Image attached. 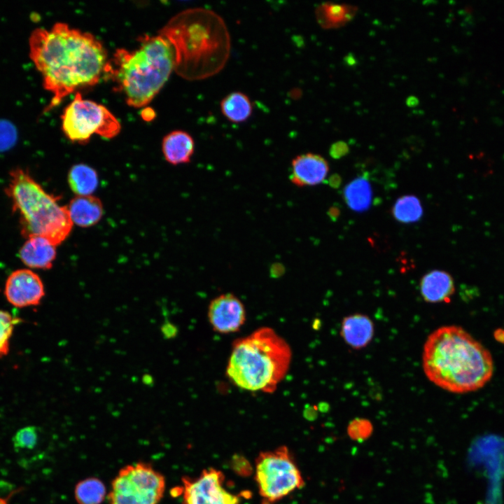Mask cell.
I'll list each match as a JSON object with an SVG mask.
<instances>
[{
    "label": "cell",
    "mask_w": 504,
    "mask_h": 504,
    "mask_svg": "<svg viewBox=\"0 0 504 504\" xmlns=\"http://www.w3.org/2000/svg\"><path fill=\"white\" fill-rule=\"evenodd\" d=\"M29 57L52 94L47 112L75 90L97 84L105 76L108 60L102 43L90 33L55 23L35 29L29 38Z\"/></svg>",
    "instance_id": "obj_1"
},
{
    "label": "cell",
    "mask_w": 504,
    "mask_h": 504,
    "mask_svg": "<svg viewBox=\"0 0 504 504\" xmlns=\"http://www.w3.org/2000/svg\"><path fill=\"white\" fill-rule=\"evenodd\" d=\"M160 34L171 44L176 72L189 80L220 72L230 54L231 40L223 18L214 10L192 8L173 17Z\"/></svg>",
    "instance_id": "obj_2"
},
{
    "label": "cell",
    "mask_w": 504,
    "mask_h": 504,
    "mask_svg": "<svg viewBox=\"0 0 504 504\" xmlns=\"http://www.w3.org/2000/svg\"><path fill=\"white\" fill-rule=\"evenodd\" d=\"M426 377L454 393L477 391L493 374L490 351L458 326H441L426 339L422 354Z\"/></svg>",
    "instance_id": "obj_3"
},
{
    "label": "cell",
    "mask_w": 504,
    "mask_h": 504,
    "mask_svg": "<svg viewBox=\"0 0 504 504\" xmlns=\"http://www.w3.org/2000/svg\"><path fill=\"white\" fill-rule=\"evenodd\" d=\"M174 68V50L160 34L141 38L133 50H117L108 60L105 76L112 79L129 106L140 108L153 100Z\"/></svg>",
    "instance_id": "obj_4"
},
{
    "label": "cell",
    "mask_w": 504,
    "mask_h": 504,
    "mask_svg": "<svg viewBox=\"0 0 504 504\" xmlns=\"http://www.w3.org/2000/svg\"><path fill=\"white\" fill-rule=\"evenodd\" d=\"M291 359L288 342L271 328L262 327L234 342L225 374L241 389L271 393L286 375Z\"/></svg>",
    "instance_id": "obj_5"
},
{
    "label": "cell",
    "mask_w": 504,
    "mask_h": 504,
    "mask_svg": "<svg viewBox=\"0 0 504 504\" xmlns=\"http://www.w3.org/2000/svg\"><path fill=\"white\" fill-rule=\"evenodd\" d=\"M5 192L24 238L43 237L57 246L69 236L73 223L67 206L59 205V197L48 193L27 170L12 169Z\"/></svg>",
    "instance_id": "obj_6"
},
{
    "label": "cell",
    "mask_w": 504,
    "mask_h": 504,
    "mask_svg": "<svg viewBox=\"0 0 504 504\" xmlns=\"http://www.w3.org/2000/svg\"><path fill=\"white\" fill-rule=\"evenodd\" d=\"M255 479L260 496L272 503L304 486L302 474L286 446L258 454L255 461Z\"/></svg>",
    "instance_id": "obj_7"
},
{
    "label": "cell",
    "mask_w": 504,
    "mask_h": 504,
    "mask_svg": "<svg viewBox=\"0 0 504 504\" xmlns=\"http://www.w3.org/2000/svg\"><path fill=\"white\" fill-rule=\"evenodd\" d=\"M61 119L63 132L74 142L85 143L93 134L111 139L121 130L120 122L106 107L83 99L80 92L64 108Z\"/></svg>",
    "instance_id": "obj_8"
},
{
    "label": "cell",
    "mask_w": 504,
    "mask_h": 504,
    "mask_svg": "<svg viewBox=\"0 0 504 504\" xmlns=\"http://www.w3.org/2000/svg\"><path fill=\"white\" fill-rule=\"evenodd\" d=\"M165 478L148 463L122 468L111 482L110 504H158L165 491Z\"/></svg>",
    "instance_id": "obj_9"
},
{
    "label": "cell",
    "mask_w": 504,
    "mask_h": 504,
    "mask_svg": "<svg viewBox=\"0 0 504 504\" xmlns=\"http://www.w3.org/2000/svg\"><path fill=\"white\" fill-rule=\"evenodd\" d=\"M223 473L214 468L195 477H183L180 487L182 504H239L240 498L223 487Z\"/></svg>",
    "instance_id": "obj_10"
},
{
    "label": "cell",
    "mask_w": 504,
    "mask_h": 504,
    "mask_svg": "<svg viewBox=\"0 0 504 504\" xmlns=\"http://www.w3.org/2000/svg\"><path fill=\"white\" fill-rule=\"evenodd\" d=\"M5 296L10 304L18 308L39 304L45 295L41 278L31 270L20 269L7 278Z\"/></svg>",
    "instance_id": "obj_11"
},
{
    "label": "cell",
    "mask_w": 504,
    "mask_h": 504,
    "mask_svg": "<svg viewBox=\"0 0 504 504\" xmlns=\"http://www.w3.org/2000/svg\"><path fill=\"white\" fill-rule=\"evenodd\" d=\"M208 318L214 330L223 334L235 332L246 321L245 307L232 293L221 294L210 302Z\"/></svg>",
    "instance_id": "obj_12"
},
{
    "label": "cell",
    "mask_w": 504,
    "mask_h": 504,
    "mask_svg": "<svg viewBox=\"0 0 504 504\" xmlns=\"http://www.w3.org/2000/svg\"><path fill=\"white\" fill-rule=\"evenodd\" d=\"M329 172L328 161L321 155L307 153L295 156L291 161L290 182L298 187L321 183Z\"/></svg>",
    "instance_id": "obj_13"
},
{
    "label": "cell",
    "mask_w": 504,
    "mask_h": 504,
    "mask_svg": "<svg viewBox=\"0 0 504 504\" xmlns=\"http://www.w3.org/2000/svg\"><path fill=\"white\" fill-rule=\"evenodd\" d=\"M22 262L30 268L48 270L56 258V246L43 237L27 239L19 252Z\"/></svg>",
    "instance_id": "obj_14"
},
{
    "label": "cell",
    "mask_w": 504,
    "mask_h": 504,
    "mask_svg": "<svg viewBox=\"0 0 504 504\" xmlns=\"http://www.w3.org/2000/svg\"><path fill=\"white\" fill-rule=\"evenodd\" d=\"M454 291L452 276L443 270H432L426 274L420 281V293L427 302H449Z\"/></svg>",
    "instance_id": "obj_15"
},
{
    "label": "cell",
    "mask_w": 504,
    "mask_h": 504,
    "mask_svg": "<svg viewBox=\"0 0 504 504\" xmlns=\"http://www.w3.org/2000/svg\"><path fill=\"white\" fill-rule=\"evenodd\" d=\"M374 332V323L365 314H351L342 321L341 336L347 345L354 349L365 347L371 342Z\"/></svg>",
    "instance_id": "obj_16"
},
{
    "label": "cell",
    "mask_w": 504,
    "mask_h": 504,
    "mask_svg": "<svg viewBox=\"0 0 504 504\" xmlns=\"http://www.w3.org/2000/svg\"><path fill=\"white\" fill-rule=\"evenodd\" d=\"M162 148L164 158L170 164L188 163L194 153L195 141L189 133L174 130L163 138Z\"/></svg>",
    "instance_id": "obj_17"
},
{
    "label": "cell",
    "mask_w": 504,
    "mask_h": 504,
    "mask_svg": "<svg viewBox=\"0 0 504 504\" xmlns=\"http://www.w3.org/2000/svg\"><path fill=\"white\" fill-rule=\"evenodd\" d=\"M73 224L89 227L96 224L103 214L102 202L92 195L76 196L67 206Z\"/></svg>",
    "instance_id": "obj_18"
},
{
    "label": "cell",
    "mask_w": 504,
    "mask_h": 504,
    "mask_svg": "<svg viewBox=\"0 0 504 504\" xmlns=\"http://www.w3.org/2000/svg\"><path fill=\"white\" fill-rule=\"evenodd\" d=\"M357 8L352 6L326 2L318 5L315 10L317 22L324 29L340 27L350 21Z\"/></svg>",
    "instance_id": "obj_19"
},
{
    "label": "cell",
    "mask_w": 504,
    "mask_h": 504,
    "mask_svg": "<svg viewBox=\"0 0 504 504\" xmlns=\"http://www.w3.org/2000/svg\"><path fill=\"white\" fill-rule=\"evenodd\" d=\"M220 108L223 116L233 123L246 121L253 112L250 98L241 92H233L221 100Z\"/></svg>",
    "instance_id": "obj_20"
},
{
    "label": "cell",
    "mask_w": 504,
    "mask_h": 504,
    "mask_svg": "<svg viewBox=\"0 0 504 504\" xmlns=\"http://www.w3.org/2000/svg\"><path fill=\"white\" fill-rule=\"evenodd\" d=\"M343 195L348 206L356 212L366 211L372 202L371 186L368 180L363 176L358 177L348 183L344 188Z\"/></svg>",
    "instance_id": "obj_21"
},
{
    "label": "cell",
    "mask_w": 504,
    "mask_h": 504,
    "mask_svg": "<svg viewBox=\"0 0 504 504\" xmlns=\"http://www.w3.org/2000/svg\"><path fill=\"white\" fill-rule=\"evenodd\" d=\"M68 183L77 196L91 195L98 186V175L91 167L78 164L68 174Z\"/></svg>",
    "instance_id": "obj_22"
},
{
    "label": "cell",
    "mask_w": 504,
    "mask_h": 504,
    "mask_svg": "<svg viewBox=\"0 0 504 504\" xmlns=\"http://www.w3.org/2000/svg\"><path fill=\"white\" fill-rule=\"evenodd\" d=\"M106 495L104 484L94 477L78 482L74 489V498L78 504H102Z\"/></svg>",
    "instance_id": "obj_23"
},
{
    "label": "cell",
    "mask_w": 504,
    "mask_h": 504,
    "mask_svg": "<svg viewBox=\"0 0 504 504\" xmlns=\"http://www.w3.org/2000/svg\"><path fill=\"white\" fill-rule=\"evenodd\" d=\"M396 220L402 223H412L419 220L423 215V208L419 198L407 195L399 197L392 208Z\"/></svg>",
    "instance_id": "obj_24"
},
{
    "label": "cell",
    "mask_w": 504,
    "mask_h": 504,
    "mask_svg": "<svg viewBox=\"0 0 504 504\" xmlns=\"http://www.w3.org/2000/svg\"><path fill=\"white\" fill-rule=\"evenodd\" d=\"M21 320L13 316L9 312L0 310V358L9 352L10 340L15 326Z\"/></svg>",
    "instance_id": "obj_25"
},
{
    "label": "cell",
    "mask_w": 504,
    "mask_h": 504,
    "mask_svg": "<svg viewBox=\"0 0 504 504\" xmlns=\"http://www.w3.org/2000/svg\"><path fill=\"white\" fill-rule=\"evenodd\" d=\"M15 449H32L38 442L37 429L34 426H25L18 430L12 439Z\"/></svg>",
    "instance_id": "obj_26"
},
{
    "label": "cell",
    "mask_w": 504,
    "mask_h": 504,
    "mask_svg": "<svg viewBox=\"0 0 504 504\" xmlns=\"http://www.w3.org/2000/svg\"><path fill=\"white\" fill-rule=\"evenodd\" d=\"M373 432V426L367 419L356 418L347 426V434L355 441L361 442L370 438Z\"/></svg>",
    "instance_id": "obj_27"
},
{
    "label": "cell",
    "mask_w": 504,
    "mask_h": 504,
    "mask_svg": "<svg viewBox=\"0 0 504 504\" xmlns=\"http://www.w3.org/2000/svg\"><path fill=\"white\" fill-rule=\"evenodd\" d=\"M16 130L6 121H0V151L8 150L16 141Z\"/></svg>",
    "instance_id": "obj_28"
},
{
    "label": "cell",
    "mask_w": 504,
    "mask_h": 504,
    "mask_svg": "<svg viewBox=\"0 0 504 504\" xmlns=\"http://www.w3.org/2000/svg\"><path fill=\"white\" fill-rule=\"evenodd\" d=\"M232 466L234 471L241 475L250 474L252 470V468L246 459L237 455L232 458Z\"/></svg>",
    "instance_id": "obj_29"
},
{
    "label": "cell",
    "mask_w": 504,
    "mask_h": 504,
    "mask_svg": "<svg viewBox=\"0 0 504 504\" xmlns=\"http://www.w3.org/2000/svg\"><path fill=\"white\" fill-rule=\"evenodd\" d=\"M349 151L347 144L343 141H338L332 144L330 148V155L334 159H340L345 156Z\"/></svg>",
    "instance_id": "obj_30"
},
{
    "label": "cell",
    "mask_w": 504,
    "mask_h": 504,
    "mask_svg": "<svg viewBox=\"0 0 504 504\" xmlns=\"http://www.w3.org/2000/svg\"><path fill=\"white\" fill-rule=\"evenodd\" d=\"M15 486L10 482L0 479V498H6L14 490Z\"/></svg>",
    "instance_id": "obj_31"
},
{
    "label": "cell",
    "mask_w": 504,
    "mask_h": 504,
    "mask_svg": "<svg viewBox=\"0 0 504 504\" xmlns=\"http://www.w3.org/2000/svg\"><path fill=\"white\" fill-rule=\"evenodd\" d=\"M328 183L332 188H338L342 183V178L339 174H334L329 178Z\"/></svg>",
    "instance_id": "obj_32"
},
{
    "label": "cell",
    "mask_w": 504,
    "mask_h": 504,
    "mask_svg": "<svg viewBox=\"0 0 504 504\" xmlns=\"http://www.w3.org/2000/svg\"><path fill=\"white\" fill-rule=\"evenodd\" d=\"M328 214L332 220H336L340 214V210L337 206H331L328 211Z\"/></svg>",
    "instance_id": "obj_33"
},
{
    "label": "cell",
    "mask_w": 504,
    "mask_h": 504,
    "mask_svg": "<svg viewBox=\"0 0 504 504\" xmlns=\"http://www.w3.org/2000/svg\"><path fill=\"white\" fill-rule=\"evenodd\" d=\"M406 103L408 106L414 107L419 104V100L416 97L410 96L407 99Z\"/></svg>",
    "instance_id": "obj_34"
},
{
    "label": "cell",
    "mask_w": 504,
    "mask_h": 504,
    "mask_svg": "<svg viewBox=\"0 0 504 504\" xmlns=\"http://www.w3.org/2000/svg\"><path fill=\"white\" fill-rule=\"evenodd\" d=\"M0 504H8V503L5 498H0Z\"/></svg>",
    "instance_id": "obj_35"
}]
</instances>
